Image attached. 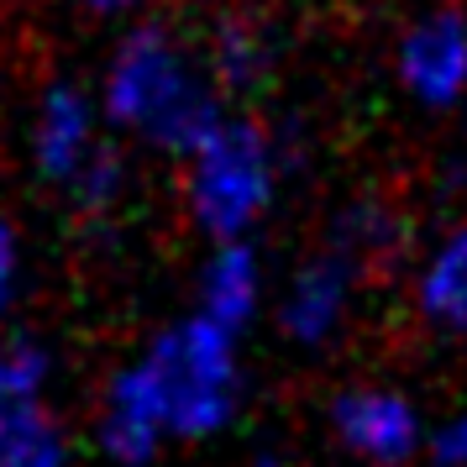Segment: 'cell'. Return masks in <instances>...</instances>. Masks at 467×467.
<instances>
[{"instance_id": "obj_1", "label": "cell", "mask_w": 467, "mask_h": 467, "mask_svg": "<svg viewBox=\"0 0 467 467\" xmlns=\"http://www.w3.org/2000/svg\"><path fill=\"white\" fill-rule=\"evenodd\" d=\"M232 410V352L221 320H190L173 337L158 341L137 373L116 383L106 415V441L121 462L148 457L158 431L169 425L179 436H200L226 420Z\"/></svg>"}, {"instance_id": "obj_2", "label": "cell", "mask_w": 467, "mask_h": 467, "mask_svg": "<svg viewBox=\"0 0 467 467\" xmlns=\"http://www.w3.org/2000/svg\"><path fill=\"white\" fill-rule=\"evenodd\" d=\"M110 110L169 148H200L215 131L211 100L194 89L179 47L163 32H137L110 68Z\"/></svg>"}, {"instance_id": "obj_3", "label": "cell", "mask_w": 467, "mask_h": 467, "mask_svg": "<svg viewBox=\"0 0 467 467\" xmlns=\"http://www.w3.org/2000/svg\"><path fill=\"white\" fill-rule=\"evenodd\" d=\"M268 200V158L263 142L242 127H215L194 148V211L211 232L232 236Z\"/></svg>"}, {"instance_id": "obj_4", "label": "cell", "mask_w": 467, "mask_h": 467, "mask_svg": "<svg viewBox=\"0 0 467 467\" xmlns=\"http://www.w3.org/2000/svg\"><path fill=\"white\" fill-rule=\"evenodd\" d=\"M337 431L352 451L373 457V462H404L415 436H420L410 404L394 400V394H347L337 404Z\"/></svg>"}, {"instance_id": "obj_5", "label": "cell", "mask_w": 467, "mask_h": 467, "mask_svg": "<svg viewBox=\"0 0 467 467\" xmlns=\"http://www.w3.org/2000/svg\"><path fill=\"white\" fill-rule=\"evenodd\" d=\"M404 74L425 100H451L467 79V32L457 16L420 26L404 47Z\"/></svg>"}, {"instance_id": "obj_6", "label": "cell", "mask_w": 467, "mask_h": 467, "mask_svg": "<svg viewBox=\"0 0 467 467\" xmlns=\"http://www.w3.org/2000/svg\"><path fill=\"white\" fill-rule=\"evenodd\" d=\"M37 158L53 179H74L89 163V110L74 89H53L37 127Z\"/></svg>"}, {"instance_id": "obj_7", "label": "cell", "mask_w": 467, "mask_h": 467, "mask_svg": "<svg viewBox=\"0 0 467 467\" xmlns=\"http://www.w3.org/2000/svg\"><path fill=\"white\" fill-rule=\"evenodd\" d=\"M0 467H64V431L32 400L11 404L0 420Z\"/></svg>"}, {"instance_id": "obj_8", "label": "cell", "mask_w": 467, "mask_h": 467, "mask_svg": "<svg viewBox=\"0 0 467 467\" xmlns=\"http://www.w3.org/2000/svg\"><path fill=\"white\" fill-rule=\"evenodd\" d=\"M247 305H253V257L242 253V247H226V253L215 257L211 278H205V310L221 326H236V320L247 316Z\"/></svg>"}, {"instance_id": "obj_9", "label": "cell", "mask_w": 467, "mask_h": 467, "mask_svg": "<svg viewBox=\"0 0 467 467\" xmlns=\"http://www.w3.org/2000/svg\"><path fill=\"white\" fill-rule=\"evenodd\" d=\"M425 305L441 320L467 326V232L457 236L441 253V263L431 268V278H425Z\"/></svg>"}, {"instance_id": "obj_10", "label": "cell", "mask_w": 467, "mask_h": 467, "mask_svg": "<svg viewBox=\"0 0 467 467\" xmlns=\"http://www.w3.org/2000/svg\"><path fill=\"white\" fill-rule=\"evenodd\" d=\"M337 299H341V268H337V263H326V268H310V274L299 278V289H295V305H289V326H295V331H305V337H316L320 326L331 320Z\"/></svg>"}, {"instance_id": "obj_11", "label": "cell", "mask_w": 467, "mask_h": 467, "mask_svg": "<svg viewBox=\"0 0 467 467\" xmlns=\"http://www.w3.org/2000/svg\"><path fill=\"white\" fill-rule=\"evenodd\" d=\"M47 362L37 347H26V341H16V347H0V420L11 415V404H22L37 394V383H43Z\"/></svg>"}, {"instance_id": "obj_12", "label": "cell", "mask_w": 467, "mask_h": 467, "mask_svg": "<svg viewBox=\"0 0 467 467\" xmlns=\"http://www.w3.org/2000/svg\"><path fill=\"white\" fill-rule=\"evenodd\" d=\"M11 284H16V236L0 221V310H5V299H11Z\"/></svg>"}, {"instance_id": "obj_13", "label": "cell", "mask_w": 467, "mask_h": 467, "mask_svg": "<svg viewBox=\"0 0 467 467\" xmlns=\"http://www.w3.org/2000/svg\"><path fill=\"white\" fill-rule=\"evenodd\" d=\"M441 457H446V462H457V457H467V425H462V431H451V441L441 446Z\"/></svg>"}, {"instance_id": "obj_14", "label": "cell", "mask_w": 467, "mask_h": 467, "mask_svg": "<svg viewBox=\"0 0 467 467\" xmlns=\"http://www.w3.org/2000/svg\"><path fill=\"white\" fill-rule=\"evenodd\" d=\"M85 5H95V11H121V5H131V0H85Z\"/></svg>"}]
</instances>
